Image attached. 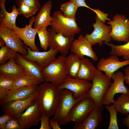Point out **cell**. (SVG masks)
Masks as SVG:
<instances>
[{
    "instance_id": "cell-38",
    "label": "cell",
    "mask_w": 129,
    "mask_h": 129,
    "mask_svg": "<svg viewBox=\"0 0 129 129\" xmlns=\"http://www.w3.org/2000/svg\"><path fill=\"white\" fill-rule=\"evenodd\" d=\"M49 117L43 113H42L40 118L41 124L40 129H51L49 124Z\"/></svg>"
},
{
    "instance_id": "cell-19",
    "label": "cell",
    "mask_w": 129,
    "mask_h": 129,
    "mask_svg": "<svg viewBox=\"0 0 129 129\" xmlns=\"http://www.w3.org/2000/svg\"><path fill=\"white\" fill-rule=\"evenodd\" d=\"M38 85L17 88L11 89L0 98V104L2 105L11 102L23 100L30 97L35 92Z\"/></svg>"
},
{
    "instance_id": "cell-20",
    "label": "cell",
    "mask_w": 129,
    "mask_h": 129,
    "mask_svg": "<svg viewBox=\"0 0 129 129\" xmlns=\"http://www.w3.org/2000/svg\"><path fill=\"white\" fill-rule=\"evenodd\" d=\"M27 75H29L21 65L16 63L14 59L0 65V76L15 81Z\"/></svg>"
},
{
    "instance_id": "cell-31",
    "label": "cell",
    "mask_w": 129,
    "mask_h": 129,
    "mask_svg": "<svg viewBox=\"0 0 129 129\" xmlns=\"http://www.w3.org/2000/svg\"><path fill=\"white\" fill-rule=\"evenodd\" d=\"M17 53L6 45L0 49V65L5 64L9 60L15 58Z\"/></svg>"
},
{
    "instance_id": "cell-37",
    "label": "cell",
    "mask_w": 129,
    "mask_h": 129,
    "mask_svg": "<svg viewBox=\"0 0 129 129\" xmlns=\"http://www.w3.org/2000/svg\"><path fill=\"white\" fill-rule=\"evenodd\" d=\"M4 129H21V128L17 119L11 118L6 124Z\"/></svg>"
},
{
    "instance_id": "cell-9",
    "label": "cell",
    "mask_w": 129,
    "mask_h": 129,
    "mask_svg": "<svg viewBox=\"0 0 129 129\" xmlns=\"http://www.w3.org/2000/svg\"><path fill=\"white\" fill-rule=\"evenodd\" d=\"M96 106L92 99L86 96L73 107L68 116L69 122H74L75 125L81 123Z\"/></svg>"
},
{
    "instance_id": "cell-13",
    "label": "cell",
    "mask_w": 129,
    "mask_h": 129,
    "mask_svg": "<svg viewBox=\"0 0 129 129\" xmlns=\"http://www.w3.org/2000/svg\"><path fill=\"white\" fill-rule=\"evenodd\" d=\"M36 91L26 99L13 101L2 105L3 111L9 114L11 118L17 119L26 109L34 103Z\"/></svg>"
},
{
    "instance_id": "cell-1",
    "label": "cell",
    "mask_w": 129,
    "mask_h": 129,
    "mask_svg": "<svg viewBox=\"0 0 129 129\" xmlns=\"http://www.w3.org/2000/svg\"><path fill=\"white\" fill-rule=\"evenodd\" d=\"M60 91L51 83L45 82L38 86L34 102L42 113L49 117L54 115L59 102Z\"/></svg>"
},
{
    "instance_id": "cell-33",
    "label": "cell",
    "mask_w": 129,
    "mask_h": 129,
    "mask_svg": "<svg viewBox=\"0 0 129 129\" xmlns=\"http://www.w3.org/2000/svg\"><path fill=\"white\" fill-rule=\"evenodd\" d=\"M105 108L109 112L110 114V120L108 129H118L117 122V112L114 105L109 106L105 105Z\"/></svg>"
},
{
    "instance_id": "cell-44",
    "label": "cell",
    "mask_w": 129,
    "mask_h": 129,
    "mask_svg": "<svg viewBox=\"0 0 129 129\" xmlns=\"http://www.w3.org/2000/svg\"><path fill=\"white\" fill-rule=\"evenodd\" d=\"M5 43L4 40L2 38L0 37V47L1 48L5 45Z\"/></svg>"
},
{
    "instance_id": "cell-15",
    "label": "cell",
    "mask_w": 129,
    "mask_h": 129,
    "mask_svg": "<svg viewBox=\"0 0 129 129\" xmlns=\"http://www.w3.org/2000/svg\"><path fill=\"white\" fill-rule=\"evenodd\" d=\"M92 45L85 36L80 34L77 39L74 40L70 48L72 53H74L82 59L86 56L96 62L98 57L92 48Z\"/></svg>"
},
{
    "instance_id": "cell-5",
    "label": "cell",
    "mask_w": 129,
    "mask_h": 129,
    "mask_svg": "<svg viewBox=\"0 0 129 129\" xmlns=\"http://www.w3.org/2000/svg\"><path fill=\"white\" fill-rule=\"evenodd\" d=\"M52 17L51 28L57 33L65 37H74L81 30L75 20L65 16L60 11L54 12Z\"/></svg>"
},
{
    "instance_id": "cell-27",
    "label": "cell",
    "mask_w": 129,
    "mask_h": 129,
    "mask_svg": "<svg viewBox=\"0 0 129 129\" xmlns=\"http://www.w3.org/2000/svg\"><path fill=\"white\" fill-rule=\"evenodd\" d=\"M103 43L111 48L109 53L111 55L122 56L124 60H129V41L124 44L119 45H115L111 42Z\"/></svg>"
},
{
    "instance_id": "cell-22",
    "label": "cell",
    "mask_w": 129,
    "mask_h": 129,
    "mask_svg": "<svg viewBox=\"0 0 129 129\" xmlns=\"http://www.w3.org/2000/svg\"><path fill=\"white\" fill-rule=\"evenodd\" d=\"M102 111L95 107L81 123L75 125L73 129H95L102 120Z\"/></svg>"
},
{
    "instance_id": "cell-41",
    "label": "cell",
    "mask_w": 129,
    "mask_h": 129,
    "mask_svg": "<svg viewBox=\"0 0 129 129\" xmlns=\"http://www.w3.org/2000/svg\"><path fill=\"white\" fill-rule=\"evenodd\" d=\"M49 124L50 126L53 129H61L59 125L58 121L57 120L50 119Z\"/></svg>"
},
{
    "instance_id": "cell-16",
    "label": "cell",
    "mask_w": 129,
    "mask_h": 129,
    "mask_svg": "<svg viewBox=\"0 0 129 129\" xmlns=\"http://www.w3.org/2000/svg\"><path fill=\"white\" fill-rule=\"evenodd\" d=\"M128 65H129V60L120 61L118 56L113 54L106 58H101L97 66V69L104 72L105 75L111 79L114 73Z\"/></svg>"
},
{
    "instance_id": "cell-21",
    "label": "cell",
    "mask_w": 129,
    "mask_h": 129,
    "mask_svg": "<svg viewBox=\"0 0 129 129\" xmlns=\"http://www.w3.org/2000/svg\"><path fill=\"white\" fill-rule=\"evenodd\" d=\"M16 63L21 65L29 75L38 80L41 83L45 81L42 73L43 68L35 62L25 59L17 53L14 58Z\"/></svg>"
},
{
    "instance_id": "cell-29",
    "label": "cell",
    "mask_w": 129,
    "mask_h": 129,
    "mask_svg": "<svg viewBox=\"0 0 129 129\" xmlns=\"http://www.w3.org/2000/svg\"><path fill=\"white\" fill-rule=\"evenodd\" d=\"M41 83L35 77L29 75H27L22 77L15 80L12 87L11 89L40 84Z\"/></svg>"
},
{
    "instance_id": "cell-8",
    "label": "cell",
    "mask_w": 129,
    "mask_h": 129,
    "mask_svg": "<svg viewBox=\"0 0 129 129\" xmlns=\"http://www.w3.org/2000/svg\"><path fill=\"white\" fill-rule=\"evenodd\" d=\"M113 81L104 96L102 100L103 105H109L115 102L114 97L117 94L129 95V88L124 84V74L121 71H116L112 75Z\"/></svg>"
},
{
    "instance_id": "cell-3",
    "label": "cell",
    "mask_w": 129,
    "mask_h": 129,
    "mask_svg": "<svg viewBox=\"0 0 129 129\" xmlns=\"http://www.w3.org/2000/svg\"><path fill=\"white\" fill-rule=\"evenodd\" d=\"M73 92L67 89L60 91V100L58 106L52 119L58 121L60 126L69 122L68 116L75 104L86 96V93L80 98L75 99Z\"/></svg>"
},
{
    "instance_id": "cell-18",
    "label": "cell",
    "mask_w": 129,
    "mask_h": 129,
    "mask_svg": "<svg viewBox=\"0 0 129 129\" xmlns=\"http://www.w3.org/2000/svg\"><path fill=\"white\" fill-rule=\"evenodd\" d=\"M42 113L34 102L26 109L17 119L21 129H27L37 125L40 121Z\"/></svg>"
},
{
    "instance_id": "cell-6",
    "label": "cell",
    "mask_w": 129,
    "mask_h": 129,
    "mask_svg": "<svg viewBox=\"0 0 129 129\" xmlns=\"http://www.w3.org/2000/svg\"><path fill=\"white\" fill-rule=\"evenodd\" d=\"M107 24L112 27L109 35L112 40L125 43L129 41V19L125 15L116 14Z\"/></svg>"
},
{
    "instance_id": "cell-24",
    "label": "cell",
    "mask_w": 129,
    "mask_h": 129,
    "mask_svg": "<svg viewBox=\"0 0 129 129\" xmlns=\"http://www.w3.org/2000/svg\"><path fill=\"white\" fill-rule=\"evenodd\" d=\"M5 1L0 0V21L7 27L11 30L16 26V22L17 17L19 15L18 8L13 5L12 7V11L9 12L6 10L5 6Z\"/></svg>"
},
{
    "instance_id": "cell-39",
    "label": "cell",
    "mask_w": 129,
    "mask_h": 129,
    "mask_svg": "<svg viewBox=\"0 0 129 129\" xmlns=\"http://www.w3.org/2000/svg\"><path fill=\"white\" fill-rule=\"evenodd\" d=\"M11 118L9 114L5 113L0 117V129H4L6 124Z\"/></svg>"
},
{
    "instance_id": "cell-7",
    "label": "cell",
    "mask_w": 129,
    "mask_h": 129,
    "mask_svg": "<svg viewBox=\"0 0 129 129\" xmlns=\"http://www.w3.org/2000/svg\"><path fill=\"white\" fill-rule=\"evenodd\" d=\"M96 22L93 24L94 29L90 34H86L85 38L91 43L92 46L98 43L102 46L103 42L110 43L112 40L109 35L112 30L111 25L108 26L100 20L96 15Z\"/></svg>"
},
{
    "instance_id": "cell-35",
    "label": "cell",
    "mask_w": 129,
    "mask_h": 129,
    "mask_svg": "<svg viewBox=\"0 0 129 129\" xmlns=\"http://www.w3.org/2000/svg\"><path fill=\"white\" fill-rule=\"evenodd\" d=\"M19 15H22L27 18L31 17L35 14L38 10L23 3L17 5Z\"/></svg>"
},
{
    "instance_id": "cell-32",
    "label": "cell",
    "mask_w": 129,
    "mask_h": 129,
    "mask_svg": "<svg viewBox=\"0 0 129 129\" xmlns=\"http://www.w3.org/2000/svg\"><path fill=\"white\" fill-rule=\"evenodd\" d=\"M37 34L41 47L45 51L48 47V34L47 27H43L38 29Z\"/></svg>"
},
{
    "instance_id": "cell-25",
    "label": "cell",
    "mask_w": 129,
    "mask_h": 129,
    "mask_svg": "<svg viewBox=\"0 0 129 129\" xmlns=\"http://www.w3.org/2000/svg\"><path fill=\"white\" fill-rule=\"evenodd\" d=\"M97 70L88 58L81 59L79 70L76 78L86 81L92 80Z\"/></svg>"
},
{
    "instance_id": "cell-26",
    "label": "cell",
    "mask_w": 129,
    "mask_h": 129,
    "mask_svg": "<svg viewBox=\"0 0 129 129\" xmlns=\"http://www.w3.org/2000/svg\"><path fill=\"white\" fill-rule=\"evenodd\" d=\"M81 59L75 54L72 53L66 57L65 69L67 76L76 78L78 73Z\"/></svg>"
},
{
    "instance_id": "cell-30",
    "label": "cell",
    "mask_w": 129,
    "mask_h": 129,
    "mask_svg": "<svg viewBox=\"0 0 129 129\" xmlns=\"http://www.w3.org/2000/svg\"><path fill=\"white\" fill-rule=\"evenodd\" d=\"M78 8L73 3L70 1L62 4L60 9L64 16L76 20V14Z\"/></svg>"
},
{
    "instance_id": "cell-43",
    "label": "cell",
    "mask_w": 129,
    "mask_h": 129,
    "mask_svg": "<svg viewBox=\"0 0 129 129\" xmlns=\"http://www.w3.org/2000/svg\"><path fill=\"white\" fill-rule=\"evenodd\" d=\"M123 122V124L129 129V114H127L126 117L124 118Z\"/></svg>"
},
{
    "instance_id": "cell-40",
    "label": "cell",
    "mask_w": 129,
    "mask_h": 129,
    "mask_svg": "<svg viewBox=\"0 0 129 129\" xmlns=\"http://www.w3.org/2000/svg\"><path fill=\"white\" fill-rule=\"evenodd\" d=\"M70 1L73 3L78 8L84 7L88 8L93 11H94V9L91 8L86 4L85 0H70Z\"/></svg>"
},
{
    "instance_id": "cell-14",
    "label": "cell",
    "mask_w": 129,
    "mask_h": 129,
    "mask_svg": "<svg viewBox=\"0 0 129 129\" xmlns=\"http://www.w3.org/2000/svg\"><path fill=\"white\" fill-rule=\"evenodd\" d=\"M35 21V16H32L29 20L28 25L23 28L16 27L11 30L16 36L20 38L26 46L32 51H39L35 43V38L38 29L32 26Z\"/></svg>"
},
{
    "instance_id": "cell-2",
    "label": "cell",
    "mask_w": 129,
    "mask_h": 129,
    "mask_svg": "<svg viewBox=\"0 0 129 129\" xmlns=\"http://www.w3.org/2000/svg\"><path fill=\"white\" fill-rule=\"evenodd\" d=\"M92 81L91 86L86 93V96L92 99L97 107L103 111V99L112 83L111 79L97 69Z\"/></svg>"
},
{
    "instance_id": "cell-28",
    "label": "cell",
    "mask_w": 129,
    "mask_h": 129,
    "mask_svg": "<svg viewBox=\"0 0 129 129\" xmlns=\"http://www.w3.org/2000/svg\"><path fill=\"white\" fill-rule=\"evenodd\" d=\"M113 104L117 113L123 115L129 113V95L121 94Z\"/></svg>"
},
{
    "instance_id": "cell-36",
    "label": "cell",
    "mask_w": 129,
    "mask_h": 129,
    "mask_svg": "<svg viewBox=\"0 0 129 129\" xmlns=\"http://www.w3.org/2000/svg\"><path fill=\"white\" fill-rule=\"evenodd\" d=\"M16 2L17 5L23 3L38 10L41 7L39 0H16Z\"/></svg>"
},
{
    "instance_id": "cell-12",
    "label": "cell",
    "mask_w": 129,
    "mask_h": 129,
    "mask_svg": "<svg viewBox=\"0 0 129 129\" xmlns=\"http://www.w3.org/2000/svg\"><path fill=\"white\" fill-rule=\"evenodd\" d=\"M92 85L89 81L67 76L63 83L57 87L60 90L65 89L73 92L74 98L77 99L86 93Z\"/></svg>"
},
{
    "instance_id": "cell-11",
    "label": "cell",
    "mask_w": 129,
    "mask_h": 129,
    "mask_svg": "<svg viewBox=\"0 0 129 129\" xmlns=\"http://www.w3.org/2000/svg\"><path fill=\"white\" fill-rule=\"evenodd\" d=\"M0 37L4 40L6 45L17 53L22 55L27 54L26 46L23 41L1 22L0 23Z\"/></svg>"
},
{
    "instance_id": "cell-34",
    "label": "cell",
    "mask_w": 129,
    "mask_h": 129,
    "mask_svg": "<svg viewBox=\"0 0 129 129\" xmlns=\"http://www.w3.org/2000/svg\"><path fill=\"white\" fill-rule=\"evenodd\" d=\"M15 80L0 76V98L12 87Z\"/></svg>"
},
{
    "instance_id": "cell-23",
    "label": "cell",
    "mask_w": 129,
    "mask_h": 129,
    "mask_svg": "<svg viewBox=\"0 0 129 129\" xmlns=\"http://www.w3.org/2000/svg\"><path fill=\"white\" fill-rule=\"evenodd\" d=\"M52 7V3L51 0L47 1L42 7L37 15L35 16L33 28L38 29L51 26L53 19L50 15Z\"/></svg>"
},
{
    "instance_id": "cell-17",
    "label": "cell",
    "mask_w": 129,
    "mask_h": 129,
    "mask_svg": "<svg viewBox=\"0 0 129 129\" xmlns=\"http://www.w3.org/2000/svg\"><path fill=\"white\" fill-rule=\"evenodd\" d=\"M26 48L27 54L25 55H22L23 57L27 60L35 62L43 69L56 59V56L59 52L53 48L43 52L32 51L27 46Z\"/></svg>"
},
{
    "instance_id": "cell-10",
    "label": "cell",
    "mask_w": 129,
    "mask_h": 129,
    "mask_svg": "<svg viewBox=\"0 0 129 129\" xmlns=\"http://www.w3.org/2000/svg\"><path fill=\"white\" fill-rule=\"evenodd\" d=\"M48 31L49 49H55L65 56L70 49L74 37L65 36L61 33L56 32L51 28H49Z\"/></svg>"
},
{
    "instance_id": "cell-42",
    "label": "cell",
    "mask_w": 129,
    "mask_h": 129,
    "mask_svg": "<svg viewBox=\"0 0 129 129\" xmlns=\"http://www.w3.org/2000/svg\"><path fill=\"white\" fill-rule=\"evenodd\" d=\"M124 81L129 86V66L124 69Z\"/></svg>"
},
{
    "instance_id": "cell-4",
    "label": "cell",
    "mask_w": 129,
    "mask_h": 129,
    "mask_svg": "<svg viewBox=\"0 0 129 129\" xmlns=\"http://www.w3.org/2000/svg\"><path fill=\"white\" fill-rule=\"evenodd\" d=\"M66 58L61 54L43 69L42 73L45 82H50L57 87L63 83L67 76L65 66Z\"/></svg>"
}]
</instances>
